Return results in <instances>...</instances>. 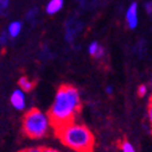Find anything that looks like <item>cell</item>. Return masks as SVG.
Masks as SVG:
<instances>
[{
	"instance_id": "2e32d148",
	"label": "cell",
	"mask_w": 152,
	"mask_h": 152,
	"mask_svg": "<svg viewBox=\"0 0 152 152\" xmlns=\"http://www.w3.org/2000/svg\"><path fill=\"white\" fill-rule=\"evenodd\" d=\"M42 148V152H59L55 148H50V147H41Z\"/></svg>"
},
{
	"instance_id": "3957f363",
	"label": "cell",
	"mask_w": 152,
	"mask_h": 152,
	"mask_svg": "<svg viewBox=\"0 0 152 152\" xmlns=\"http://www.w3.org/2000/svg\"><path fill=\"white\" fill-rule=\"evenodd\" d=\"M50 129V119L46 114H43L39 109L28 110L24 120H22V130L24 134L30 139H41L46 136Z\"/></svg>"
},
{
	"instance_id": "7c38bea8",
	"label": "cell",
	"mask_w": 152,
	"mask_h": 152,
	"mask_svg": "<svg viewBox=\"0 0 152 152\" xmlns=\"http://www.w3.org/2000/svg\"><path fill=\"white\" fill-rule=\"evenodd\" d=\"M104 48L100 46V45H99V47H98V50H96V52L94 53V56L93 57H95V58H102L103 56H104Z\"/></svg>"
},
{
	"instance_id": "6da1fadb",
	"label": "cell",
	"mask_w": 152,
	"mask_h": 152,
	"mask_svg": "<svg viewBox=\"0 0 152 152\" xmlns=\"http://www.w3.org/2000/svg\"><path fill=\"white\" fill-rule=\"evenodd\" d=\"M80 96L77 88L72 86H62L55 96L51 109L48 111L50 124L53 129L69 124L74 120V116L80 110Z\"/></svg>"
},
{
	"instance_id": "277c9868",
	"label": "cell",
	"mask_w": 152,
	"mask_h": 152,
	"mask_svg": "<svg viewBox=\"0 0 152 152\" xmlns=\"http://www.w3.org/2000/svg\"><path fill=\"white\" fill-rule=\"evenodd\" d=\"M126 22L129 28H136L139 25V16H137V4L132 3L126 11Z\"/></svg>"
},
{
	"instance_id": "9c48e42d",
	"label": "cell",
	"mask_w": 152,
	"mask_h": 152,
	"mask_svg": "<svg viewBox=\"0 0 152 152\" xmlns=\"http://www.w3.org/2000/svg\"><path fill=\"white\" fill-rule=\"evenodd\" d=\"M121 151L123 152H136L135 147L129 141H123L121 142Z\"/></svg>"
},
{
	"instance_id": "e0dca14e",
	"label": "cell",
	"mask_w": 152,
	"mask_h": 152,
	"mask_svg": "<svg viewBox=\"0 0 152 152\" xmlns=\"http://www.w3.org/2000/svg\"><path fill=\"white\" fill-rule=\"evenodd\" d=\"M5 40H6V35L3 34L1 36H0V42H1V43H5Z\"/></svg>"
},
{
	"instance_id": "9a60e30c",
	"label": "cell",
	"mask_w": 152,
	"mask_h": 152,
	"mask_svg": "<svg viewBox=\"0 0 152 152\" xmlns=\"http://www.w3.org/2000/svg\"><path fill=\"white\" fill-rule=\"evenodd\" d=\"M145 9H146V12L150 15V14H151V11H152V4H151V1L146 3V5H145Z\"/></svg>"
},
{
	"instance_id": "5bb4252c",
	"label": "cell",
	"mask_w": 152,
	"mask_h": 152,
	"mask_svg": "<svg viewBox=\"0 0 152 152\" xmlns=\"http://www.w3.org/2000/svg\"><path fill=\"white\" fill-rule=\"evenodd\" d=\"M20 152H42L41 147H31V148H27L24 151H20Z\"/></svg>"
},
{
	"instance_id": "8fae6325",
	"label": "cell",
	"mask_w": 152,
	"mask_h": 152,
	"mask_svg": "<svg viewBox=\"0 0 152 152\" xmlns=\"http://www.w3.org/2000/svg\"><path fill=\"white\" fill-rule=\"evenodd\" d=\"M137 94H139V96H145L147 94V87L145 84H141L137 89Z\"/></svg>"
},
{
	"instance_id": "7a4b0ae2",
	"label": "cell",
	"mask_w": 152,
	"mask_h": 152,
	"mask_svg": "<svg viewBox=\"0 0 152 152\" xmlns=\"http://www.w3.org/2000/svg\"><path fill=\"white\" fill-rule=\"evenodd\" d=\"M55 131L63 145L77 152H92L94 148V135L86 125L72 121L55 129Z\"/></svg>"
},
{
	"instance_id": "52a82bcc",
	"label": "cell",
	"mask_w": 152,
	"mask_h": 152,
	"mask_svg": "<svg viewBox=\"0 0 152 152\" xmlns=\"http://www.w3.org/2000/svg\"><path fill=\"white\" fill-rule=\"evenodd\" d=\"M21 28H22V24L20 21H14L9 25L7 27V35L11 39H15V37H18L21 32Z\"/></svg>"
},
{
	"instance_id": "30bf717a",
	"label": "cell",
	"mask_w": 152,
	"mask_h": 152,
	"mask_svg": "<svg viewBox=\"0 0 152 152\" xmlns=\"http://www.w3.org/2000/svg\"><path fill=\"white\" fill-rule=\"evenodd\" d=\"M98 47H99V43L98 42H92L89 45V47H88V51H89V55L90 56H94V53L96 52V50H98Z\"/></svg>"
},
{
	"instance_id": "d6986e66",
	"label": "cell",
	"mask_w": 152,
	"mask_h": 152,
	"mask_svg": "<svg viewBox=\"0 0 152 152\" xmlns=\"http://www.w3.org/2000/svg\"><path fill=\"white\" fill-rule=\"evenodd\" d=\"M148 118H150V120H151V118H152V111H151V108H148Z\"/></svg>"
},
{
	"instance_id": "8992f818",
	"label": "cell",
	"mask_w": 152,
	"mask_h": 152,
	"mask_svg": "<svg viewBox=\"0 0 152 152\" xmlns=\"http://www.w3.org/2000/svg\"><path fill=\"white\" fill-rule=\"evenodd\" d=\"M63 7V0H50L46 6V12L48 15H55Z\"/></svg>"
},
{
	"instance_id": "ba28073f",
	"label": "cell",
	"mask_w": 152,
	"mask_h": 152,
	"mask_svg": "<svg viewBox=\"0 0 152 152\" xmlns=\"http://www.w3.org/2000/svg\"><path fill=\"white\" fill-rule=\"evenodd\" d=\"M19 86L22 92H30L34 88V82L31 79H28L27 77H21L19 79Z\"/></svg>"
},
{
	"instance_id": "ac0fdd59",
	"label": "cell",
	"mask_w": 152,
	"mask_h": 152,
	"mask_svg": "<svg viewBox=\"0 0 152 152\" xmlns=\"http://www.w3.org/2000/svg\"><path fill=\"white\" fill-rule=\"evenodd\" d=\"M106 93L111 94V93H113V88H111V87H106Z\"/></svg>"
},
{
	"instance_id": "5b68a950",
	"label": "cell",
	"mask_w": 152,
	"mask_h": 152,
	"mask_svg": "<svg viewBox=\"0 0 152 152\" xmlns=\"http://www.w3.org/2000/svg\"><path fill=\"white\" fill-rule=\"evenodd\" d=\"M10 102L11 105L14 106L15 109L18 110H22L25 108V104H26V99H25V93L22 92L21 89H16L14 90V93L10 96Z\"/></svg>"
},
{
	"instance_id": "4fadbf2b",
	"label": "cell",
	"mask_w": 152,
	"mask_h": 152,
	"mask_svg": "<svg viewBox=\"0 0 152 152\" xmlns=\"http://www.w3.org/2000/svg\"><path fill=\"white\" fill-rule=\"evenodd\" d=\"M10 0H0V9L1 10H6L7 6H9Z\"/></svg>"
}]
</instances>
